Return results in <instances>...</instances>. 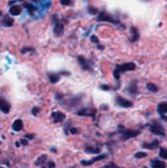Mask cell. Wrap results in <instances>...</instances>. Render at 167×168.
Returning a JSON list of instances; mask_svg holds the SVG:
<instances>
[{
    "mask_svg": "<svg viewBox=\"0 0 167 168\" xmlns=\"http://www.w3.org/2000/svg\"><path fill=\"white\" fill-rule=\"evenodd\" d=\"M108 168H121V167H118V166H116V165L114 163H110L109 164V166Z\"/></svg>",
    "mask_w": 167,
    "mask_h": 168,
    "instance_id": "37",
    "label": "cell"
},
{
    "mask_svg": "<svg viewBox=\"0 0 167 168\" xmlns=\"http://www.w3.org/2000/svg\"><path fill=\"white\" fill-rule=\"evenodd\" d=\"M72 2L70 1V0H62L61 1V4L62 5H70Z\"/></svg>",
    "mask_w": 167,
    "mask_h": 168,
    "instance_id": "32",
    "label": "cell"
},
{
    "mask_svg": "<svg viewBox=\"0 0 167 168\" xmlns=\"http://www.w3.org/2000/svg\"><path fill=\"white\" fill-rule=\"evenodd\" d=\"M46 157L47 156L45 155H41L38 158V160L36 161V165H42L45 162V160H46Z\"/></svg>",
    "mask_w": 167,
    "mask_h": 168,
    "instance_id": "23",
    "label": "cell"
},
{
    "mask_svg": "<svg viewBox=\"0 0 167 168\" xmlns=\"http://www.w3.org/2000/svg\"><path fill=\"white\" fill-rule=\"evenodd\" d=\"M85 150L87 153H99L100 150L98 147H90V145H87L85 147Z\"/></svg>",
    "mask_w": 167,
    "mask_h": 168,
    "instance_id": "18",
    "label": "cell"
},
{
    "mask_svg": "<svg viewBox=\"0 0 167 168\" xmlns=\"http://www.w3.org/2000/svg\"><path fill=\"white\" fill-rule=\"evenodd\" d=\"M131 33H132V41H137L139 40V32L137 28L131 27Z\"/></svg>",
    "mask_w": 167,
    "mask_h": 168,
    "instance_id": "17",
    "label": "cell"
},
{
    "mask_svg": "<svg viewBox=\"0 0 167 168\" xmlns=\"http://www.w3.org/2000/svg\"><path fill=\"white\" fill-rule=\"evenodd\" d=\"M113 76H114V78L116 80H119L120 79V72L118 71V70H114V72H113Z\"/></svg>",
    "mask_w": 167,
    "mask_h": 168,
    "instance_id": "29",
    "label": "cell"
},
{
    "mask_svg": "<svg viewBox=\"0 0 167 168\" xmlns=\"http://www.w3.org/2000/svg\"><path fill=\"white\" fill-rule=\"evenodd\" d=\"M52 117H53V119H54L55 123H60L62 121H64V119L66 118L65 114L62 113V112H60V111H57V112L52 113Z\"/></svg>",
    "mask_w": 167,
    "mask_h": 168,
    "instance_id": "9",
    "label": "cell"
},
{
    "mask_svg": "<svg viewBox=\"0 0 167 168\" xmlns=\"http://www.w3.org/2000/svg\"><path fill=\"white\" fill-rule=\"evenodd\" d=\"M159 156L161 158L163 159H167V150H165V148L161 147L160 148V152H159Z\"/></svg>",
    "mask_w": 167,
    "mask_h": 168,
    "instance_id": "25",
    "label": "cell"
},
{
    "mask_svg": "<svg viewBox=\"0 0 167 168\" xmlns=\"http://www.w3.org/2000/svg\"><path fill=\"white\" fill-rule=\"evenodd\" d=\"M140 135V131H135V130H124L122 133V137H121V140L122 141H126L128 139L131 138H135Z\"/></svg>",
    "mask_w": 167,
    "mask_h": 168,
    "instance_id": "1",
    "label": "cell"
},
{
    "mask_svg": "<svg viewBox=\"0 0 167 168\" xmlns=\"http://www.w3.org/2000/svg\"><path fill=\"white\" fill-rule=\"evenodd\" d=\"M79 101H80V99H79V97H76V99L71 100L70 103H69V105H70V106H75L76 104H78Z\"/></svg>",
    "mask_w": 167,
    "mask_h": 168,
    "instance_id": "28",
    "label": "cell"
},
{
    "mask_svg": "<svg viewBox=\"0 0 167 168\" xmlns=\"http://www.w3.org/2000/svg\"><path fill=\"white\" fill-rule=\"evenodd\" d=\"M152 168H166V163L163 161H160L158 159H153L151 161Z\"/></svg>",
    "mask_w": 167,
    "mask_h": 168,
    "instance_id": "10",
    "label": "cell"
},
{
    "mask_svg": "<svg viewBox=\"0 0 167 168\" xmlns=\"http://www.w3.org/2000/svg\"><path fill=\"white\" fill-rule=\"evenodd\" d=\"M163 119H167V117H164V118Z\"/></svg>",
    "mask_w": 167,
    "mask_h": 168,
    "instance_id": "41",
    "label": "cell"
},
{
    "mask_svg": "<svg viewBox=\"0 0 167 168\" xmlns=\"http://www.w3.org/2000/svg\"><path fill=\"white\" fill-rule=\"evenodd\" d=\"M59 79H60V77H59V75H57V74H50L49 75V81H50V83H52V84L57 83Z\"/></svg>",
    "mask_w": 167,
    "mask_h": 168,
    "instance_id": "21",
    "label": "cell"
},
{
    "mask_svg": "<svg viewBox=\"0 0 167 168\" xmlns=\"http://www.w3.org/2000/svg\"><path fill=\"white\" fill-rule=\"evenodd\" d=\"M70 132H71V134H73V135H76V134H78V130L76 128H71Z\"/></svg>",
    "mask_w": 167,
    "mask_h": 168,
    "instance_id": "34",
    "label": "cell"
},
{
    "mask_svg": "<svg viewBox=\"0 0 167 168\" xmlns=\"http://www.w3.org/2000/svg\"><path fill=\"white\" fill-rule=\"evenodd\" d=\"M144 168H148V167H144Z\"/></svg>",
    "mask_w": 167,
    "mask_h": 168,
    "instance_id": "42",
    "label": "cell"
},
{
    "mask_svg": "<svg viewBox=\"0 0 167 168\" xmlns=\"http://www.w3.org/2000/svg\"><path fill=\"white\" fill-rule=\"evenodd\" d=\"M78 61H79V64H80L81 67L84 70H87V71H90V72L92 71V66L90 65V63L87 62V60L85 57H83V56H79V57H78Z\"/></svg>",
    "mask_w": 167,
    "mask_h": 168,
    "instance_id": "5",
    "label": "cell"
},
{
    "mask_svg": "<svg viewBox=\"0 0 167 168\" xmlns=\"http://www.w3.org/2000/svg\"><path fill=\"white\" fill-rule=\"evenodd\" d=\"M157 108L158 111L161 113V115H163V113H167V103H160Z\"/></svg>",
    "mask_w": 167,
    "mask_h": 168,
    "instance_id": "20",
    "label": "cell"
},
{
    "mask_svg": "<svg viewBox=\"0 0 167 168\" xmlns=\"http://www.w3.org/2000/svg\"><path fill=\"white\" fill-rule=\"evenodd\" d=\"M0 168H2V167H0Z\"/></svg>",
    "mask_w": 167,
    "mask_h": 168,
    "instance_id": "43",
    "label": "cell"
},
{
    "mask_svg": "<svg viewBox=\"0 0 167 168\" xmlns=\"http://www.w3.org/2000/svg\"><path fill=\"white\" fill-rule=\"evenodd\" d=\"M136 68L135 63L133 62H129V63H125L123 65H119L116 67V70H118L119 72H126V71H133Z\"/></svg>",
    "mask_w": 167,
    "mask_h": 168,
    "instance_id": "3",
    "label": "cell"
},
{
    "mask_svg": "<svg viewBox=\"0 0 167 168\" xmlns=\"http://www.w3.org/2000/svg\"><path fill=\"white\" fill-rule=\"evenodd\" d=\"M21 144L24 145H28V142L26 141V140H21Z\"/></svg>",
    "mask_w": 167,
    "mask_h": 168,
    "instance_id": "38",
    "label": "cell"
},
{
    "mask_svg": "<svg viewBox=\"0 0 167 168\" xmlns=\"http://www.w3.org/2000/svg\"><path fill=\"white\" fill-rule=\"evenodd\" d=\"M28 51H33V49L31 48V47H24V48L21 50L22 53H26V52H28Z\"/></svg>",
    "mask_w": 167,
    "mask_h": 168,
    "instance_id": "30",
    "label": "cell"
},
{
    "mask_svg": "<svg viewBox=\"0 0 167 168\" xmlns=\"http://www.w3.org/2000/svg\"><path fill=\"white\" fill-rule=\"evenodd\" d=\"M101 89H105V91H107V89H109V86L104 85V86H101Z\"/></svg>",
    "mask_w": 167,
    "mask_h": 168,
    "instance_id": "39",
    "label": "cell"
},
{
    "mask_svg": "<svg viewBox=\"0 0 167 168\" xmlns=\"http://www.w3.org/2000/svg\"><path fill=\"white\" fill-rule=\"evenodd\" d=\"M116 103L118 105L122 106V107H125V108H128V107H131L133 105V102L130 101V100L124 99L122 96H116Z\"/></svg>",
    "mask_w": 167,
    "mask_h": 168,
    "instance_id": "4",
    "label": "cell"
},
{
    "mask_svg": "<svg viewBox=\"0 0 167 168\" xmlns=\"http://www.w3.org/2000/svg\"><path fill=\"white\" fill-rule=\"evenodd\" d=\"M12 128L14 131H16V132H19V131L23 130V128H24V126H23V121L21 119H17L16 121L13 123Z\"/></svg>",
    "mask_w": 167,
    "mask_h": 168,
    "instance_id": "12",
    "label": "cell"
},
{
    "mask_svg": "<svg viewBox=\"0 0 167 168\" xmlns=\"http://www.w3.org/2000/svg\"><path fill=\"white\" fill-rule=\"evenodd\" d=\"M97 21H99V22H109V23H112V24L117 23V22H116L114 19H113L112 17L109 15V14H107L105 12H100L99 14H98Z\"/></svg>",
    "mask_w": 167,
    "mask_h": 168,
    "instance_id": "2",
    "label": "cell"
},
{
    "mask_svg": "<svg viewBox=\"0 0 167 168\" xmlns=\"http://www.w3.org/2000/svg\"><path fill=\"white\" fill-rule=\"evenodd\" d=\"M39 111H41V109H39V107H33V110H32V113L33 114V115H36V114H38Z\"/></svg>",
    "mask_w": 167,
    "mask_h": 168,
    "instance_id": "31",
    "label": "cell"
},
{
    "mask_svg": "<svg viewBox=\"0 0 167 168\" xmlns=\"http://www.w3.org/2000/svg\"><path fill=\"white\" fill-rule=\"evenodd\" d=\"M77 114L78 115H81V116H89V115L93 116V113H90V112L89 111V109H87V108L82 109V110L77 112Z\"/></svg>",
    "mask_w": 167,
    "mask_h": 168,
    "instance_id": "19",
    "label": "cell"
},
{
    "mask_svg": "<svg viewBox=\"0 0 167 168\" xmlns=\"http://www.w3.org/2000/svg\"><path fill=\"white\" fill-rule=\"evenodd\" d=\"M146 89H148L149 91H152V92H156L158 91V86H156L154 84H151V83L146 84Z\"/></svg>",
    "mask_w": 167,
    "mask_h": 168,
    "instance_id": "22",
    "label": "cell"
},
{
    "mask_svg": "<svg viewBox=\"0 0 167 168\" xmlns=\"http://www.w3.org/2000/svg\"><path fill=\"white\" fill-rule=\"evenodd\" d=\"M23 5H24V7H25V8H27L28 11H29L30 13H33V11H35V10L36 9V8L35 6H33V4H31V3H27V2H24V4H23Z\"/></svg>",
    "mask_w": 167,
    "mask_h": 168,
    "instance_id": "24",
    "label": "cell"
},
{
    "mask_svg": "<svg viewBox=\"0 0 167 168\" xmlns=\"http://www.w3.org/2000/svg\"><path fill=\"white\" fill-rule=\"evenodd\" d=\"M146 155H146V152H137V153L135 155V157H136V158H144V157H146Z\"/></svg>",
    "mask_w": 167,
    "mask_h": 168,
    "instance_id": "27",
    "label": "cell"
},
{
    "mask_svg": "<svg viewBox=\"0 0 167 168\" xmlns=\"http://www.w3.org/2000/svg\"><path fill=\"white\" fill-rule=\"evenodd\" d=\"M151 132L155 134V135L164 136V129L162 126L159 124H154V125L151 126Z\"/></svg>",
    "mask_w": 167,
    "mask_h": 168,
    "instance_id": "6",
    "label": "cell"
},
{
    "mask_svg": "<svg viewBox=\"0 0 167 168\" xmlns=\"http://www.w3.org/2000/svg\"><path fill=\"white\" fill-rule=\"evenodd\" d=\"M26 138L27 139H30V140H33V138H35V135H33V134H27Z\"/></svg>",
    "mask_w": 167,
    "mask_h": 168,
    "instance_id": "35",
    "label": "cell"
},
{
    "mask_svg": "<svg viewBox=\"0 0 167 168\" xmlns=\"http://www.w3.org/2000/svg\"><path fill=\"white\" fill-rule=\"evenodd\" d=\"M87 11H89V13L92 14V15H97L98 13V10L95 7H89L87 8Z\"/></svg>",
    "mask_w": 167,
    "mask_h": 168,
    "instance_id": "26",
    "label": "cell"
},
{
    "mask_svg": "<svg viewBox=\"0 0 167 168\" xmlns=\"http://www.w3.org/2000/svg\"><path fill=\"white\" fill-rule=\"evenodd\" d=\"M62 97H63V96H61L60 94H56V99H61Z\"/></svg>",
    "mask_w": 167,
    "mask_h": 168,
    "instance_id": "40",
    "label": "cell"
},
{
    "mask_svg": "<svg viewBox=\"0 0 167 168\" xmlns=\"http://www.w3.org/2000/svg\"><path fill=\"white\" fill-rule=\"evenodd\" d=\"M90 40H92V43H98V38H97V36H95V35H92V38H90Z\"/></svg>",
    "mask_w": 167,
    "mask_h": 168,
    "instance_id": "33",
    "label": "cell"
},
{
    "mask_svg": "<svg viewBox=\"0 0 167 168\" xmlns=\"http://www.w3.org/2000/svg\"><path fill=\"white\" fill-rule=\"evenodd\" d=\"M63 33H64V26H63V24H61V23L56 24L55 27H54V35L56 36H60V35H63Z\"/></svg>",
    "mask_w": 167,
    "mask_h": 168,
    "instance_id": "11",
    "label": "cell"
},
{
    "mask_svg": "<svg viewBox=\"0 0 167 168\" xmlns=\"http://www.w3.org/2000/svg\"><path fill=\"white\" fill-rule=\"evenodd\" d=\"M107 157V155H101L99 156H97V157H95V158H92V160H82L81 161V163L83 164V165H90V164H92L93 162H95V161H99V160H102V159H105Z\"/></svg>",
    "mask_w": 167,
    "mask_h": 168,
    "instance_id": "8",
    "label": "cell"
},
{
    "mask_svg": "<svg viewBox=\"0 0 167 168\" xmlns=\"http://www.w3.org/2000/svg\"><path fill=\"white\" fill-rule=\"evenodd\" d=\"M55 167V163L53 161H49L48 162V168H54Z\"/></svg>",
    "mask_w": 167,
    "mask_h": 168,
    "instance_id": "36",
    "label": "cell"
},
{
    "mask_svg": "<svg viewBox=\"0 0 167 168\" xmlns=\"http://www.w3.org/2000/svg\"><path fill=\"white\" fill-rule=\"evenodd\" d=\"M21 12H22V8L20 6H18V5H15V6L10 8V14H11V15H13V16L19 15V14H21Z\"/></svg>",
    "mask_w": 167,
    "mask_h": 168,
    "instance_id": "16",
    "label": "cell"
},
{
    "mask_svg": "<svg viewBox=\"0 0 167 168\" xmlns=\"http://www.w3.org/2000/svg\"><path fill=\"white\" fill-rule=\"evenodd\" d=\"M129 92L131 94H138V85L136 81H132L129 86Z\"/></svg>",
    "mask_w": 167,
    "mask_h": 168,
    "instance_id": "13",
    "label": "cell"
},
{
    "mask_svg": "<svg viewBox=\"0 0 167 168\" xmlns=\"http://www.w3.org/2000/svg\"><path fill=\"white\" fill-rule=\"evenodd\" d=\"M158 145H159V142H158L157 140H154L153 142H149V144H144L143 147L149 148V150H154V148H156L158 147Z\"/></svg>",
    "mask_w": 167,
    "mask_h": 168,
    "instance_id": "14",
    "label": "cell"
},
{
    "mask_svg": "<svg viewBox=\"0 0 167 168\" xmlns=\"http://www.w3.org/2000/svg\"><path fill=\"white\" fill-rule=\"evenodd\" d=\"M10 108H11V106L9 103H8L7 100H5L3 99H0V110L7 114L10 112Z\"/></svg>",
    "mask_w": 167,
    "mask_h": 168,
    "instance_id": "7",
    "label": "cell"
},
{
    "mask_svg": "<svg viewBox=\"0 0 167 168\" xmlns=\"http://www.w3.org/2000/svg\"><path fill=\"white\" fill-rule=\"evenodd\" d=\"M2 24L6 27H11V26H13L14 20H13V18H11L9 16H5L3 18V20H2Z\"/></svg>",
    "mask_w": 167,
    "mask_h": 168,
    "instance_id": "15",
    "label": "cell"
}]
</instances>
